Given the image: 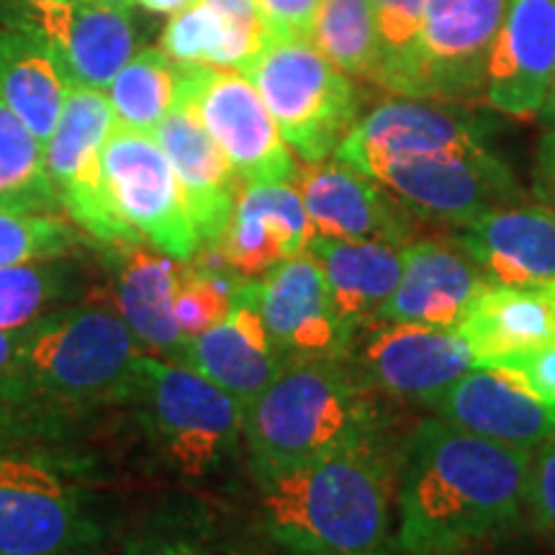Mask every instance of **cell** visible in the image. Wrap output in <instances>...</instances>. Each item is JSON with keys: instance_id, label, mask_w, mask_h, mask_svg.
I'll return each mask as SVG.
<instances>
[{"instance_id": "37", "label": "cell", "mask_w": 555, "mask_h": 555, "mask_svg": "<svg viewBox=\"0 0 555 555\" xmlns=\"http://www.w3.org/2000/svg\"><path fill=\"white\" fill-rule=\"evenodd\" d=\"M121 555H219L204 538L176 519L159 517L139 525L124 538Z\"/></svg>"}, {"instance_id": "36", "label": "cell", "mask_w": 555, "mask_h": 555, "mask_svg": "<svg viewBox=\"0 0 555 555\" xmlns=\"http://www.w3.org/2000/svg\"><path fill=\"white\" fill-rule=\"evenodd\" d=\"M69 422L29 412L0 399V455L26 448H50L69 440Z\"/></svg>"}, {"instance_id": "15", "label": "cell", "mask_w": 555, "mask_h": 555, "mask_svg": "<svg viewBox=\"0 0 555 555\" xmlns=\"http://www.w3.org/2000/svg\"><path fill=\"white\" fill-rule=\"evenodd\" d=\"M258 298L268 335L286 363L350 358L358 335L339 322L322 268L309 253L262 275Z\"/></svg>"}, {"instance_id": "1", "label": "cell", "mask_w": 555, "mask_h": 555, "mask_svg": "<svg viewBox=\"0 0 555 555\" xmlns=\"http://www.w3.org/2000/svg\"><path fill=\"white\" fill-rule=\"evenodd\" d=\"M530 463L532 448L422 420L399 448L393 545L404 555H466L512 535L527 515Z\"/></svg>"}, {"instance_id": "16", "label": "cell", "mask_w": 555, "mask_h": 555, "mask_svg": "<svg viewBox=\"0 0 555 555\" xmlns=\"http://www.w3.org/2000/svg\"><path fill=\"white\" fill-rule=\"evenodd\" d=\"M296 189L319 237L406 245L420 224L397 193L337 159L298 170Z\"/></svg>"}, {"instance_id": "35", "label": "cell", "mask_w": 555, "mask_h": 555, "mask_svg": "<svg viewBox=\"0 0 555 555\" xmlns=\"http://www.w3.org/2000/svg\"><path fill=\"white\" fill-rule=\"evenodd\" d=\"M78 234L57 214H24L0 208V270L21 262L65 258Z\"/></svg>"}, {"instance_id": "9", "label": "cell", "mask_w": 555, "mask_h": 555, "mask_svg": "<svg viewBox=\"0 0 555 555\" xmlns=\"http://www.w3.org/2000/svg\"><path fill=\"white\" fill-rule=\"evenodd\" d=\"M365 176L397 193L420 221L455 229L525 201L515 172L489 147L384 159Z\"/></svg>"}, {"instance_id": "14", "label": "cell", "mask_w": 555, "mask_h": 555, "mask_svg": "<svg viewBox=\"0 0 555 555\" xmlns=\"http://www.w3.org/2000/svg\"><path fill=\"white\" fill-rule=\"evenodd\" d=\"M494 129L489 116L461 103L397 95L360 116L332 157L365 176L384 159L489 147Z\"/></svg>"}, {"instance_id": "28", "label": "cell", "mask_w": 555, "mask_h": 555, "mask_svg": "<svg viewBox=\"0 0 555 555\" xmlns=\"http://www.w3.org/2000/svg\"><path fill=\"white\" fill-rule=\"evenodd\" d=\"M69 82L52 44L31 21L0 29V99L29 127L41 147L65 108Z\"/></svg>"}, {"instance_id": "13", "label": "cell", "mask_w": 555, "mask_h": 555, "mask_svg": "<svg viewBox=\"0 0 555 555\" xmlns=\"http://www.w3.org/2000/svg\"><path fill=\"white\" fill-rule=\"evenodd\" d=\"M347 360L380 397L427 409L474 367L466 339L457 330L391 322L360 332Z\"/></svg>"}, {"instance_id": "6", "label": "cell", "mask_w": 555, "mask_h": 555, "mask_svg": "<svg viewBox=\"0 0 555 555\" xmlns=\"http://www.w3.org/2000/svg\"><path fill=\"white\" fill-rule=\"evenodd\" d=\"M111 532L86 461L60 448L0 455V555H93Z\"/></svg>"}, {"instance_id": "25", "label": "cell", "mask_w": 555, "mask_h": 555, "mask_svg": "<svg viewBox=\"0 0 555 555\" xmlns=\"http://www.w3.org/2000/svg\"><path fill=\"white\" fill-rule=\"evenodd\" d=\"M491 283L555 281V211L545 204L494 208L453 237Z\"/></svg>"}, {"instance_id": "26", "label": "cell", "mask_w": 555, "mask_h": 555, "mask_svg": "<svg viewBox=\"0 0 555 555\" xmlns=\"http://www.w3.org/2000/svg\"><path fill=\"white\" fill-rule=\"evenodd\" d=\"M183 262L139 245L111 247L116 309L139 345L180 363L191 339L176 319V291Z\"/></svg>"}, {"instance_id": "18", "label": "cell", "mask_w": 555, "mask_h": 555, "mask_svg": "<svg viewBox=\"0 0 555 555\" xmlns=\"http://www.w3.org/2000/svg\"><path fill=\"white\" fill-rule=\"evenodd\" d=\"M555 73V0H509L486 67L483 101L527 119L543 106Z\"/></svg>"}, {"instance_id": "45", "label": "cell", "mask_w": 555, "mask_h": 555, "mask_svg": "<svg viewBox=\"0 0 555 555\" xmlns=\"http://www.w3.org/2000/svg\"><path fill=\"white\" fill-rule=\"evenodd\" d=\"M111 5H119V9H131L134 5V0H106Z\"/></svg>"}, {"instance_id": "3", "label": "cell", "mask_w": 555, "mask_h": 555, "mask_svg": "<svg viewBox=\"0 0 555 555\" xmlns=\"http://www.w3.org/2000/svg\"><path fill=\"white\" fill-rule=\"evenodd\" d=\"M393 409L350 360L288 363L245 406L253 478L307 466L393 435Z\"/></svg>"}, {"instance_id": "33", "label": "cell", "mask_w": 555, "mask_h": 555, "mask_svg": "<svg viewBox=\"0 0 555 555\" xmlns=\"http://www.w3.org/2000/svg\"><path fill=\"white\" fill-rule=\"evenodd\" d=\"M247 278L227 266L217 247H201L196 258L183 262L176 291V319L183 335L193 339L219 324L234 307Z\"/></svg>"}, {"instance_id": "42", "label": "cell", "mask_w": 555, "mask_h": 555, "mask_svg": "<svg viewBox=\"0 0 555 555\" xmlns=\"http://www.w3.org/2000/svg\"><path fill=\"white\" fill-rule=\"evenodd\" d=\"M37 322L26 324V327H16V330H0V378H5L13 371V365L18 363V358L24 356L26 345L37 330Z\"/></svg>"}, {"instance_id": "38", "label": "cell", "mask_w": 555, "mask_h": 555, "mask_svg": "<svg viewBox=\"0 0 555 555\" xmlns=\"http://www.w3.org/2000/svg\"><path fill=\"white\" fill-rule=\"evenodd\" d=\"M527 517L545 538L555 540V437L532 450L527 476Z\"/></svg>"}, {"instance_id": "22", "label": "cell", "mask_w": 555, "mask_h": 555, "mask_svg": "<svg viewBox=\"0 0 555 555\" xmlns=\"http://www.w3.org/2000/svg\"><path fill=\"white\" fill-rule=\"evenodd\" d=\"M311 237L314 227L294 183H253L240 191L219 249L234 273L260 278L307 253Z\"/></svg>"}, {"instance_id": "29", "label": "cell", "mask_w": 555, "mask_h": 555, "mask_svg": "<svg viewBox=\"0 0 555 555\" xmlns=\"http://www.w3.org/2000/svg\"><path fill=\"white\" fill-rule=\"evenodd\" d=\"M180 65L163 47L137 50L106 90L116 129L152 134L178 101Z\"/></svg>"}, {"instance_id": "7", "label": "cell", "mask_w": 555, "mask_h": 555, "mask_svg": "<svg viewBox=\"0 0 555 555\" xmlns=\"http://www.w3.org/2000/svg\"><path fill=\"white\" fill-rule=\"evenodd\" d=\"M304 163H324L363 116V90L304 34H268L242 69Z\"/></svg>"}, {"instance_id": "2", "label": "cell", "mask_w": 555, "mask_h": 555, "mask_svg": "<svg viewBox=\"0 0 555 555\" xmlns=\"http://www.w3.org/2000/svg\"><path fill=\"white\" fill-rule=\"evenodd\" d=\"M391 437L253 478L262 535L294 555H388L401 448Z\"/></svg>"}, {"instance_id": "17", "label": "cell", "mask_w": 555, "mask_h": 555, "mask_svg": "<svg viewBox=\"0 0 555 555\" xmlns=\"http://www.w3.org/2000/svg\"><path fill=\"white\" fill-rule=\"evenodd\" d=\"M73 88L106 90L137 52L129 9L106 0H26Z\"/></svg>"}, {"instance_id": "32", "label": "cell", "mask_w": 555, "mask_h": 555, "mask_svg": "<svg viewBox=\"0 0 555 555\" xmlns=\"http://www.w3.org/2000/svg\"><path fill=\"white\" fill-rule=\"evenodd\" d=\"M309 39L352 80L376 82L380 50L371 0H322Z\"/></svg>"}, {"instance_id": "41", "label": "cell", "mask_w": 555, "mask_h": 555, "mask_svg": "<svg viewBox=\"0 0 555 555\" xmlns=\"http://www.w3.org/2000/svg\"><path fill=\"white\" fill-rule=\"evenodd\" d=\"M535 196L555 211V129L540 139L535 152Z\"/></svg>"}, {"instance_id": "11", "label": "cell", "mask_w": 555, "mask_h": 555, "mask_svg": "<svg viewBox=\"0 0 555 555\" xmlns=\"http://www.w3.org/2000/svg\"><path fill=\"white\" fill-rule=\"evenodd\" d=\"M509 0H425L422 37L404 99L481 103L491 47Z\"/></svg>"}, {"instance_id": "40", "label": "cell", "mask_w": 555, "mask_h": 555, "mask_svg": "<svg viewBox=\"0 0 555 555\" xmlns=\"http://www.w3.org/2000/svg\"><path fill=\"white\" fill-rule=\"evenodd\" d=\"M319 3L322 0H255L268 34H304V37H309Z\"/></svg>"}, {"instance_id": "21", "label": "cell", "mask_w": 555, "mask_h": 555, "mask_svg": "<svg viewBox=\"0 0 555 555\" xmlns=\"http://www.w3.org/2000/svg\"><path fill=\"white\" fill-rule=\"evenodd\" d=\"M155 139L176 170L201 247H217L240 198L237 172L183 95L157 127Z\"/></svg>"}, {"instance_id": "43", "label": "cell", "mask_w": 555, "mask_h": 555, "mask_svg": "<svg viewBox=\"0 0 555 555\" xmlns=\"http://www.w3.org/2000/svg\"><path fill=\"white\" fill-rule=\"evenodd\" d=\"M137 5H142L150 13H165V16H176L178 11L189 9L196 0H134Z\"/></svg>"}, {"instance_id": "5", "label": "cell", "mask_w": 555, "mask_h": 555, "mask_svg": "<svg viewBox=\"0 0 555 555\" xmlns=\"http://www.w3.org/2000/svg\"><path fill=\"white\" fill-rule=\"evenodd\" d=\"M124 406L137 416L152 461L180 481L221 476L245 448V406L172 360L142 352Z\"/></svg>"}, {"instance_id": "34", "label": "cell", "mask_w": 555, "mask_h": 555, "mask_svg": "<svg viewBox=\"0 0 555 555\" xmlns=\"http://www.w3.org/2000/svg\"><path fill=\"white\" fill-rule=\"evenodd\" d=\"M378 31V73L373 86L401 95L422 37L425 0H371Z\"/></svg>"}, {"instance_id": "27", "label": "cell", "mask_w": 555, "mask_h": 555, "mask_svg": "<svg viewBox=\"0 0 555 555\" xmlns=\"http://www.w3.org/2000/svg\"><path fill=\"white\" fill-rule=\"evenodd\" d=\"M401 247L404 245L332 240L319 234L311 237L307 253L322 268L339 322L356 335L378 322L380 309L397 291L404 268Z\"/></svg>"}, {"instance_id": "10", "label": "cell", "mask_w": 555, "mask_h": 555, "mask_svg": "<svg viewBox=\"0 0 555 555\" xmlns=\"http://www.w3.org/2000/svg\"><path fill=\"white\" fill-rule=\"evenodd\" d=\"M178 95L191 101L242 183H296V159L247 75L180 65Z\"/></svg>"}, {"instance_id": "44", "label": "cell", "mask_w": 555, "mask_h": 555, "mask_svg": "<svg viewBox=\"0 0 555 555\" xmlns=\"http://www.w3.org/2000/svg\"><path fill=\"white\" fill-rule=\"evenodd\" d=\"M538 116H540V121H543L547 129H555V73H553V78H551V86H547L545 101H543V106H540Z\"/></svg>"}, {"instance_id": "12", "label": "cell", "mask_w": 555, "mask_h": 555, "mask_svg": "<svg viewBox=\"0 0 555 555\" xmlns=\"http://www.w3.org/2000/svg\"><path fill=\"white\" fill-rule=\"evenodd\" d=\"M103 176L116 208L152 247L178 262L196 258L201 240L168 155L152 134L114 129Z\"/></svg>"}, {"instance_id": "39", "label": "cell", "mask_w": 555, "mask_h": 555, "mask_svg": "<svg viewBox=\"0 0 555 555\" xmlns=\"http://www.w3.org/2000/svg\"><path fill=\"white\" fill-rule=\"evenodd\" d=\"M483 367H496L517 380L519 386L535 393L538 399L555 404V345L538 347V350L519 352V356H509Z\"/></svg>"}, {"instance_id": "4", "label": "cell", "mask_w": 555, "mask_h": 555, "mask_svg": "<svg viewBox=\"0 0 555 555\" xmlns=\"http://www.w3.org/2000/svg\"><path fill=\"white\" fill-rule=\"evenodd\" d=\"M142 352L121 314L73 304L39 319L24 356L0 378V399L73 425L127 401Z\"/></svg>"}, {"instance_id": "23", "label": "cell", "mask_w": 555, "mask_h": 555, "mask_svg": "<svg viewBox=\"0 0 555 555\" xmlns=\"http://www.w3.org/2000/svg\"><path fill=\"white\" fill-rule=\"evenodd\" d=\"M450 425L517 448L555 437V404L538 399L496 367H470L433 404Z\"/></svg>"}, {"instance_id": "30", "label": "cell", "mask_w": 555, "mask_h": 555, "mask_svg": "<svg viewBox=\"0 0 555 555\" xmlns=\"http://www.w3.org/2000/svg\"><path fill=\"white\" fill-rule=\"evenodd\" d=\"M86 273L65 258L21 262L0 270V330H16L52 311L80 304Z\"/></svg>"}, {"instance_id": "20", "label": "cell", "mask_w": 555, "mask_h": 555, "mask_svg": "<svg viewBox=\"0 0 555 555\" xmlns=\"http://www.w3.org/2000/svg\"><path fill=\"white\" fill-rule=\"evenodd\" d=\"M180 365L224 388L242 406L273 384L288 363L268 335L255 278L242 283L232 311L219 324L191 339Z\"/></svg>"}, {"instance_id": "19", "label": "cell", "mask_w": 555, "mask_h": 555, "mask_svg": "<svg viewBox=\"0 0 555 555\" xmlns=\"http://www.w3.org/2000/svg\"><path fill=\"white\" fill-rule=\"evenodd\" d=\"M401 253V281L378 322L455 330L470 301L491 283L455 240H414Z\"/></svg>"}, {"instance_id": "31", "label": "cell", "mask_w": 555, "mask_h": 555, "mask_svg": "<svg viewBox=\"0 0 555 555\" xmlns=\"http://www.w3.org/2000/svg\"><path fill=\"white\" fill-rule=\"evenodd\" d=\"M0 208L57 214L60 198L44 163V147L0 99Z\"/></svg>"}, {"instance_id": "8", "label": "cell", "mask_w": 555, "mask_h": 555, "mask_svg": "<svg viewBox=\"0 0 555 555\" xmlns=\"http://www.w3.org/2000/svg\"><path fill=\"white\" fill-rule=\"evenodd\" d=\"M116 129L108 93L73 88L44 144V163L60 208L82 234L106 247L139 245L142 234L121 217L103 176V147Z\"/></svg>"}, {"instance_id": "24", "label": "cell", "mask_w": 555, "mask_h": 555, "mask_svg": "<svg viewBox=\"0 0 555 555\" xmlns=\"http://www.w3.org/2000/svg\"><path fill=\"white\" fill-rule=\"evenodd\" d=\"M474 367L555 345V281L489 283L457 322Z\"/></svg>"}]
</instances>
